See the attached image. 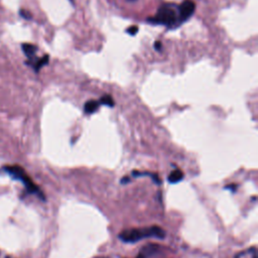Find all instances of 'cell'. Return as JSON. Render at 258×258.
Segmentation results:
<instances>
[{"mask_svg": "<svg viewBox=\"0 0 258 258\" xmlns=\"http://www.w3.org/2000/svg\"><path fill=\"white\" fill-rule=\"evenodd\" d=\"M161 247L159 245L156 244H149V245H145L140 253L137 255L136 258H151L158 253L161 252Z\"/></svg>", "mask_w": 258, "mask_h": 258, "instance_id": "obj_5", "label": "cell"}, {"mask_svg": "<svg viewBox=\"0 0 258 258\" xmlns=\"http://www.w3.org/2000/svg\"><path fill=\"white\" fill-rule=\"evenodd\" d=\"M129 181H130V179H129L128 177H124V178L120 181V182H121V183H127Z\"/></svg>", "mask_w": 258, "mask_h": 258, "instance_id": "obj_14", "label": "cell"}, {"mask_svg": "<svg viewBox=\"0 0 258 258\" xmlns=\"http://www.w3.org/2000/svg\"><path fill=\"white\" fill-rule=\"evenodd\" d=\"M182 179H183V173L179 169L173 171L168 178V180L171 183H177V182L181 181Z\"/></svg>", "mask_w": 258, "mask_h": 258, "instance_id": "obj_8", "label": "cell"}, {"mask_svg": "<svg viewBox=\"0 0 258 258\" xmlns=\"http://www.w3.org/2000/svg\"><path fill=\"white\" fill-rule=\"evenodd\" d=\"M196 9V4L192 0H185L179 7V16H180V21L182 22H187L190 17L194 14Z\"/></svg>", "mask_w": 258, "mask_h": 258, "instance_id": "obj_4", "label": "cell"}, {"mask_svg": "<svg viewBox=\"0 0 258 258\" xmlns=\"http://www.w3.org/2000/svg\"><path fill=\"white\" fill-rule=\"evenodd\" d=\"M3 171L7 173L12 179L22 181L28 193L36 195L42 200H46V197L42 190L35 185L32 180L29 178V176L22 167H20V165H7V167L3 168Z\"/></svg>", "mask_w": 258, "mask_h": 258, "instance_id": "obj_3", "label": "cell"}, {"mask_svg": "<svg viewBox=\"0 0 258 258\" xmlns=\"http://www.w3.org/2000/svg\"><path fill=\"white\" fill-rule=\"evenodd\" d=\"M23 51L26 53V56L28 58V64L34 68L35 64L38 63V61L40 60L38 58H35V53H36V51H38V48L30 44H24Z\"/></svg>", "mask_w": 258, "mask_h": 258, "instance_id": "obj_6", "label": "cell"}, {"mask_svg": "<svg viewBox=\"0 0 258 258\" xmlns=\"http://www.w3.org/2000/svg\"><path fill=\"white\" fill-rule=\"evenodd\" d=\"M178 6L175 4H162L155 16L147 18V23L153 25H161L168 27H176L180 25Z\"/></svg>", "mask_w": 258, "mask_h": 258, "instance_id": "obj_2", "label": "cell"}, {"mask_svg": "<svg viewBox=\"0 0 258 258\" xmlns=\"http://www.w3.org/2000/svg\"><path fill=\"white\" fill-rule=\"evenodd\" d=\"M236 188H237L236 185H229V186L226 187V189H230L232 192H234L236 190Z\"/></svg>", "mask_w": 258, "mask_h": 258, "instance_id": "obj_15", "label": "cell"}, {"mask_svg": "<svg viewBox=\"0 0 258 258\" xmlns=\"http://www.w3.org/2000/svg\"><path fill=\"white\" fill-rule=\"evenodd\" d=\"M132 176H133V177H143V176H149V177L152 178V180H153L155 183H157V185H159V183H160V180H159L158 176L155 175V174L144 173V172H143V173H140V172H136V171H134V172H132Z\"/></svg>", "mask_w": 258, "mask_h": 258, "instance_id": "obj_9", "label": "cell"}, {"mask_svg": "<svg viewBox=\"0 0 258 258\" xmlns=\"http://www.w3.org/2000/svg\"><path fill=\"white\" fill-rule=\"evenodd\" d=\"M137 31H138V27L135 26H130V27H129V28L127 29V32H128L129 34H131V35H135V34L137 33Z\"/></svg>", "mask_w": 258, "mask_h": 258, "instance_id": "obj_12", "label": "cell"}, {"mask_svg": "<svg viewBox=\"0 0 258 258\" xmlns=\"http://www.w3.org/2000/svg\"><path fill=\"white\" fill-rule=\"evenodd\" d=\"M165 237V231L156 226L127 229L119 234V239L124 243H135L145 238H158L163 239Z\"/></svg>", "mask_w": 258, "mask_h": 258, "instance_id": "obj_1", "label": "cell"}, {"mask_svg": "<svg viewBox=\"0 0 258 258\" xmlns=\"http://www.w3.org/2000/svg\"><path fill=\"white\" fill-rule=\"evenodd\" d=\"M49 63V56H45V57H43V58H41L39 61H38V63H36L35 64V66H34V71L35 72H39L40 71V69H42L45 65H47Z\"/></svg>", "mask_w": 258, "mask_h": 258, "instance_id": "obj_11", "label": "cell"}, {"mask_svg": "<svg viewBox=\"0 0 258 258\" xmlns=\"http://www.w3.org/2000/svg\"><path fill=\"white\" fill-rule=\"evenodd\" d=\"M155 51L160 52L161 49H162V44L160 42H155Z\"/></svg>", "mask_w": 258, "mask_h": 258, "instance_id": "obj_13", "label": "cell"}, {"mask_svg": "<svg viewBox=\"0 0 258 258\" xmlns=\"http://www.w3.org/2000/svg\"><path fill=\"white\" fill-rule=\"evenodd\" d=\"M99 106H100L99 101L90 100V101L86 102V104H85V106H84V110H85V112H86L87 114H92V113H94V112L97 111Z\"/></svg>", "mask_w": 258, "mask_h": 258, "instance_id": "obj_7", "label": "cell"}, {"mask_svg": "<svg viewBox=\"0 0 258 258\" xmlns=\"http://www.w3.org/2000/svg\"><path fill=\"white\" fill-rule=\"evenodd\" d=\"M128 1H131V2H134V1H136V0H128Z\"/></svg>", "mask_w": 258, "mask_h": 258, "instance_id": "obj_16", "label": "cell"}, {"mask_svg": "<svg viewBox=\"0 0 258 258\" xmlns=\"http://www.w3.org/2000/svg\"><path fill=\"white\" fill-rule=\"evenodd\" d=\"M99 103L100 104H103V105H106L108 107H113L115 105L114 103V100L113 98L110 96V95H104L101 97V99L99 100Z\"/></svg>", "mask_w": 258, "mask_h": 258, "instance_id": "obj_10", "label": "cell"}]
</instances>
